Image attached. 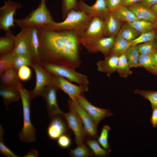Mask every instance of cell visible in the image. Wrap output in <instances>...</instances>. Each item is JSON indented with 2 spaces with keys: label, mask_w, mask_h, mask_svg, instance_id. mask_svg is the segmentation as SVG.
Wrapping results in <instances>:
<instances>
[{
  "label": "cell",
  "mask_w": 157,
  "mask_h": 157,
  "mask_svg": "<svg viewBox=\"0 0 157 157\" xmlns=\"http://www.w3.org/2000/svg\"><path fill=\"white\" fill-rule=\"evenodd\" d=\"M40 65L49 73L62 77L71 82L80 85H88L89 84L88 76L77 72L74 68L47 63H42Z\"/></svg>",
  "instance_id": "cell-5"
},
{
  "label": "cell",
  "mask_w": 157,
  "mask_h": 157,
  "mask_svg": "<svg viewBox=\"0 0 157 157\" xmlns=\"http://www.w3.org/2000/svg\"><path fill=\"white\" fill-rule=\"evenodd\" d=\"M69 153L72 157H89L93 156L85 143L77 145L76 148L69 150Z\"/></svg>",
  "instance_id": "cell-34"
},
{
  "label": "cell",
  "mask_w": 157,
  "mask_h": 157,
  "mask_svg": "<svg viewBox=\"0 0 157 157\" xmlns=\"http://www.w3.org/2000/svg\"><path fill=\"white\" fill-rule=\"evenodd\" d=\"M139 64V67H143L148 71L156 66L150 55L140 54Z\"/></svg>",
  "instance_id": "cell-41"
},
{
  "label": "cell",
  "mask_w": 157,
  "mask_h": 157,
  "mask_svg": "<svg viewBox=\"0 0 157 157\" xmlns=\"http://www.w3.org/2000/svg\"><path fill=\"white\" fill-rule=\"evenodd\" d=\"M150 56L154 65L157 67V51H155L153 52L150 55Z\"/></svg>",
  "instance_id": "cell-49"
},
{
  "label": "cell",
  "mask_w": 157,
  "mask_h": 157,
  "mask_svg": "<svg viewBox=\"0 0 157 157\" xmlns=\"http://www.w3.org/2000/svg\"><path fill=\"white\" fill-rule=\"evenodd\" d=\"M155 27L156 28H157V18H156L155 22L154 23Z\"/></svg>",
  "instance_id": "cell-53"
},
{
  "label": "cell",
  "mask_w": 157,
  "mask_h": 157,
  "mask_svg": "<svg viewBox=\"0 0 157 157\" xmlns=\"http://www.w3.org/2000/svg\"><path fill=\"white\" fill-rule=\"evenodd\" d=\"M148 71L154 75H157V67L155 66L154 67Z\"/></svg>",
  "instance_id": "cell-50"
},
{
  "label": "cell",
  "mask_w": 157,
  "mask_h": 157,
  "mask_svg": "<svg viewBox=\"0 0 157 157\" xmlns=\"http://www.w3.org/2000/svg\"><path fill=\"white\" fill-rule=\"evenodd\" d=\"M51 118L47 129L48 135L51 139L55 140L63 135L68 134L69 127L63 115H58Z\"/></svg>",
  "instance_id": "cell-15"
},
{
  "label": "cell",
  "mask_w": 157,
  "mask_h": 157,
  "mask_svg": "<svg viewBox=\"0 0 157 157\" xmlns=\"http://www.w3.org/2000/svg\"><path fill=\"white\" fill-rule=\"evenodd\" d=\"M58 89L56 86L51 84L44 89L40 95L45 100L50 118L58 115H63L64 113L60 109L57 103L56 94Z\"/></svg>",
  "instance_id": "cell-12"
},
{
  "label": "cell",
  "mask_w": 157,
  "mask_h": 157,
  "mask_svg": "<svg viewBox=\"0 0 157 157\" xmlns=\"http://www.w3.org/2000/svg\"><path fill=\"white\" fill-rule=\"evenodd\" d=\"M38 154L37 151L34 149H32L23 157H38Z\"/></svg>",
  "instance_id": "cell-48"
},
{
  "label": "cell",
  "mask_w": 157,
  "mask_h": 157,
  "mask_svg": "<svg viewBox=\"0 0 157 157\" xmlns=\"http://www.w3.org/2000/svg\"><path fill=\"white\" fill-rule=\"evenodd\" d=\"M130 68L125 53L119 56L117 72L119 76L125 78L131 75Z\"/></svg>",
  "instance_id": "cell-28"
},
{
  "label": "cell",
  "mask_w": 157,
  "mask_h": 157,
  "mask_svg": "<svg viewBox=\"0 0 157 157\" xmlns=\"http://www.w3.org/2000/svg\"><path fill=\"white\" fill-rule=\"evenodd\" d=\"M71 100L73 107L81 119L86 137L88 139H96L98 137L97 126L90 116L78 105L75 100Z\"/></svg>",
  "instance_id": "cell-13"
},
{
  "label": "cell",
  "mask_w": 157,
  "mask_h": 157,
  "mask_svg": "<svg viewBox=\"0 0 157 157\" xmlns=\"http://www.w3.org/2000/svg\"><path fill=\"white\" fill-rule=\"evenodd\" d=\"M140 54L150 55L156 51L155 39L137 45Z\"/></svg>",
  "instance_id": "cell-37"
},
{
  "label": "cell",
  "mask_w": 157,
  "mask_h": 157,
  "mask_svg": "<svg viewBox=\"0 0 157 157\" xmlns=\"http://www.w3.org/2000/svg\"><path fill=\"white\" fill-rule=\"evenodd\" d=\"M54 21L47 8L46 0H41L35 9L31 11L24 17L15 19V24L21 28L35 27L39 28L50 24Z\"/></svg>",
  "instance_id": "cell-3"
},
{
  "label": "cell",
  "mask_w": 157,
  "mask_h": 157,
  "mask_svg": "<svg viewBox=\"0 0 157 157\" xmlns=\"http://www.w3.org/2000/svg\"><path fill=\"white\" fill-rule=\"evenodd\" d=\"M0 95L6 106L21 99L20 94L17 89L2 84L0 86Z\"/></svg>",
  "instance_id": "cell-23"
},
{
  "label": "cell",
  "mask_w": 157,
  "mask_h": 157,
  "mask_svg": "<svg viewBox=\"0 0 157 157\" xmlns=\"http://www.w3.org/2000/svg\"><path fill=\"white\" fill-rule=\"evenodd\" d=\"M93 17L82 11L73 10L68 13L63 21L60 22H54L41 27L53 30L74 31L80 36L84 32Z\"/></svg>",
  "instance_id": "cell-2"
},
{
  "label": "cell",
  "mask_w": 157,
  "mask_h": 157,
  "mask_svg": "<svg viewBox=\"0 0 157 157\" xmlns=\"http://www.w3.org/2000/svg\"><path fill=\"white\" fill-rule=\"evenodd\" d=\"M119 56L114 55H109L105 57L102 60H99L97 63V70L106 74L108 77L117 72Z\"/></svg>",
  "instance_id": "cell-18"
},
{
  "label": "cell",
  "mask_w": 157,
  "mask_h": 157,
  "mask_svg": "<svg viewBox=\"0 0 157 157\" xmlns=\"http://www.w3.org/2000/svg\"><path fill=\"white\" fill-rule=\"evenodd\" d=\"M141 0H122L121 6L128 7L134 4L139 3Z\"/></svg>",
  "instance_id": "cell-47"
},
{
  "label": "cell",
  "mask_w": 157,
  "mask_h": 157,
  "mask_svg": "<svg viewBox=\"0 0 157 157\" xmlns=\"http://www.w3.org/2000/svg\"><path fill=\"white\" fill-rule=\"evenodd\" d=\"M139 3L144 6L151 9L152 7L157 4V0H141Z\"/></svg>",
  "instance_id": "cell-46"
},
{
  "label": "cell",
  "mask_w": 157,
  "mask_h": 157,
  "mask_svg": "<svg viewBox=\"0 0 157 157\" xmlns=\"http://www.w3.org/2000/svg\"><path fill=\"white\" fill-rule=\"evenodd\" d=\"M0 8V29L6 33L11 31L10 28L15 26L14 15L17 10L21 8L20 3L11 0L5 1Z\"/></svg>",
  "instance_id": "cell-8"
},
{
  "label": "cell",
  "mask_w": 157,
  "mask_h": 157,
  "mask_svg": "<svg viewBox=\"0 0 157 157\" xmlns=\"http://www.w3.org/2000/svg\"><path fill=\"white\" fill-rule=\"evenodd\" d=\"M110 13L121 22L128 23L139 19L127 7L122 6Z\"/></svg>",
  "instance_id": "cell-24"
},
{
  "label": "cell",
  "mask_w": 157,
  "mask_h": 157,
  "mask_svg": "<svg viewBox=\"0 0 157 157\" xmlns=\"http://www.w3.org/2000/svg\"><path fill=\"white\" fill-rule=\"evenodd\" d=\"M0 83L3 85L18 89L22 84L18 76L17 72L14 67L4 71L0 76Z\"/></svg>",
  "instance_id": "cell-22"
},
{
  "label": "cell",
  "mask_w": 157,
  "mask_h": 157,
  "mask_svg": "<svg viewBox=\"0 0 157 157\" xmlns=\"http://www.w3.org/2000/svg\"><path fill=\"white\" fill-rule=\"evenodd\" d=\"M75 101L81 108L90 116L97 126L102 120L113 115L109 110L93 105L86 98L83 94L77 97Z\"/></svg>",
  "instance_id": "cell-11"
},
{
  "label": "cell",
  "mask_w": 157,
  "mask_h": 157,
  "mask_svg": "<svg viewBox=\"0 0 157 157\" xmlns=\"http://www.w3.org/2000/svg\"><path fill=\"white\" fill-rule=\"evenodd\" d=\"M69 112L63 114L68 126L73 132L75 141L77 146L85 143L86 137L83 126L81 119L73 107L71 100L69 98L67 101Z\"/></svg>",
  "instance_id": "cell-6"
},
{
  "label": "cell",
  "mask_w": 157,
  "mask_h": 157,
  "mask_svg": "<svg viewBox=\"0 0 157 157\" xmlns=\"http://www.w3.org/2000/svg\"><path fill=\"white\" fill-rule=\"evenodd\" d=\"M116 36L103 37L88 39L79 38L81 44L90 52H100L105 57L108 56L113 47Z\"/></svg>",
  "instance_id": "cell-7"
},
{
  "label": "cell",
  "mask_w": 157,
  "mask_h": 157,
  "mask_svg": "<svg viewBox=\"0 0 157 157\" xmlns=\"http://www.w3.org/2000/svg\"><path fill=\"white\" fill-rule=\"evenodd\" d=\"M140 34L127 23L121 27L117 35L128 41H131L135 39Z\"/></svg>",
  "instance_id": "cell-32"
},
{
  "label": "cell",
  "mask_w": 157,
  "mask_h": 157,
  "mask_svg": "<svg viewBox=\"0 0 157 157\" xmlns=\"http://www.w3.org/2000/svg\"><path fill=\"white\" fill-rule=\"evenodd\" d=\"M28 33L30 46L31 57L34 62L40 64V44L38 28H28Z\"/></svg>",
  "instance_id": "cell-19"
},
{
  "label": "cell",
  "mask_w": 157,
  "mask_h": 157,
  "mask_svg": "<svg viewBox=\"0 0 157 157\" xmlns=\"http://www.w3.org/2000/svg\"><path fill=\"white\" fill-rule=\"evenodd\" d=\"M31 67L34 70L36 77L35 87L30 92L31 101L35 97L40 96L44 89L52 84V74L47 71L38 63L34 62Z\"/></svg>",
  "instance_id": "cell-10"
},
{
  "label": "cell",
  "mask_w": 157,
  "mask_h": 157,
  "mask_svg": "<svg viewBox=\"0 0 157 157\" xmlns=\"http://www.w3.org/2000/svg\"><path fill=\"white\" fill-rule=\"evenodd\" d=\"M61 9L62 18L64 19L70 11L78 10V1L77 0H62Z\"/></svg>",
  "instance_id": "cell-36"
},
{
  "label": "cell",
  "mask_w": 157,
  "mask_h": 157,
  "mask_svg": "<svg viewBox=\"0 0 157 157\" xmlns=\"http://www.w3.org/2000/svg\"><path fill=\"white\" fill-rule=\"evenodd\" d=\"M14 40L15 45L13 51L15 55H22L31 57L28 28H22L20 32L15 36Z\"/></svg>",
  "instance_id": "cell-17"
},
{
  "label": "cell",
  "mask_w": 157,
  "mask_h": 157,
  "mask_svg": "<svg viewBox=\"0 0 157 157\" xmlns=\"http://www.w3.org/2000/svg\"><path fill=\"white\" fill-rule=\"evenodd\" d=\"M52 84L67 94L73 101H75L77 97L87 92L89 90L88 85H77L62 77L53 74Z\"/></svg>",
  "instance_id": "cell-9"
},
{
  "label": "cell",
  "mask_w": 157,
  "mask_h": 157,
  "mask_svg": "<svg viewBox=\"0 0 157 157\" xmlns=\"http://www.w3.org/2000/svg\"><path fill=\"white\" fill-rule=\"evenodd\" d=\"M131 46V41H128L117 35L115 38L113 46L109 55L119 56L125 53Z\"/></svg>",
  "instance_id": "cell-26"
},
{
  "label": "cell",
  "mask_w": 157,
  "mask_h": 157,
  "mask_svg": "<svg viewBox=\"0 0 157 157\" xmlns=\"http://www.w3.org/2000/svg\"><path fill=\"white\" fill-rule=\"evenodd\" d=\"M15 56L13 50L1 55L0 76L6 70L11 67H14V60Z\"/></svg>",
  "instance_id": "cell-30"
},
{
  "label": "cell",
  "mask_w": 157,
  "mask_h": 157,
  "mask_svg": "<svg viewBox=\"0 0 157 157\" xmlns=\"http://www.w3.org/2000/svg\"><path fill=\"white\" fill-rule=\"evenodd\" d=\"M122 0H105L106 5L110 12L121 6Z\"/></svg>",
  "instance_id": "cell-44"
},
{
  "label": "cell",
  "mask_w": 157,
  "mask_h": 157,
  "mask_svg": "<svg viewBox=\"0 0 157 157\" xmlns=\"http://www.w3.org/2000/svg\"><path fill=\"white\" fill-rule=\"evenodd\" d=\"M110 128L107 125H105L102 127L100 134L98 137V141L101 146L106 149H110L108 143L109 132Z\"/></svg>",
  "instance_id": "cell-39"
},
{
  "label": "cell",
  "mask_w": 157,
  "mask_h": 157,
  "mask_svg": "<svg viewBox=\"0 0 157 157\" xmlns=\"http://www.w3.org/2000/svg\"><path fill=\"white\" fill-rule=\"evenodd\" d=\"M86 143L93 156L99 157H106L109 156L111 151L110 149H106L102 147L96 139H88Z\"/></svg>",
  "instance_id": "cell-27"
},
{
  "label": "cell",
  "mask_w": 157,
  "mask_h": 157,
  "mask_svg": "<svg viewBox=\"0 0 157 157\" xmlns=\"http://www.w3.org/2000/svg\"><path fill=\"white\" fill-rule=\"evenodd\" d=\"M134 91L135 93L140 94L144 99L148 100L151 103V108L157 107V91L139 89H137Z\"/></svg>",
  "instance_id": "cell-35"
},
{
  "label": "cell",
  "mask_w": 157,
  "mask_h": 157,
  "mask_svg": "<svg viewBox=\"0 0 157 157\" xmlns=\"http://www.w3.org/2000/svg\"><path fill=\"white\" fill-rule=\"evenodd\" d=\"M157 34V28L143 33L131 41V46L137 45L140 44L154 40Z\"/></svg>",
  "instance_id": "cell-33"
},
{
  "label": "cell",
  "mask_w": 157,
  "mask_h": 157,
  "mask_svg": "<svg viewBox=\"0 0 157 157\" xmlns=\"http://www.w3.org/2000/svg\"><path fill=\"white\" fill-rule=\"evenodd\" d=\"M105 37L104 36V19L93 17L84 32L79 38L88 39Z\"/></svg>",
  "instance_id": "cell-16"
},
{
  "label": "cell",
  "mask_w": 157,
  "mask_h": 157,
  "mask_svg": "<svg viewBox=\"0 0 157 157\" xmlns=\"http://www.w3.org/2000/svg\"><path fill=\"white\" fill-rule=\"evenodd\" d=\"M18 90L21 96L23 115V125L19 134V138L24 142H34L36 141V130L31 120L30 92L25 88L22 84Z\"/></svg>",
  "instance_id": "cell-4"
},
{
  "label": "cell",
  "mask_w": 157,
  "mask_h": 157,
  "mask_svg": "<svg viewBox=\"0 0 157 157\" xmlns=\"http://www.w3.org/2000/svg\"><path fill=\"white\" fill-rule=\"evenodd\" d=\"M156 51H157V34L155 39Z\"/></svg>",
  "instance_id": "cell-52"
},
{
  "label": "cell",
  "mask_w": 157,
  "mask_h": 157,
  "mask_svg": "<svg viewBox=\"0 0 157 157\" xmlns=\"http://www.w3.org/2000/svg\"><path fill=\"white\" fill-rule=\"evenodd\" d=\"M127 7L139 19L146 20L154 23L157 18V13L139 3Z\"/></svg>",
  "instance_id": "cell-20"
},
{
  "label": "cell",
  "mask_w": 157,
  "mask_h": 157,
  "mask_svg": "<svg viewBox=\"0 0 157 157\" xmlns=\"http://www.w3.org/2000/svg\"><path fill=\"white\" fill-rule=\"evenodd\" d=\"M4 131L0 126V152L3 156L7 157H18L5 145L3 142Z\"/></svg>",
  "instance_id": "cell-40"
},
{
  "label": "cell",
  "mask_w": 157,
  "mask_h": 157,
  "mask_svg": "<svg viewBox=\"0 0 157 157\" xmlns=\"http://www.w3.org/2000/svg\"><path fill=\"white\" fill-rule=\"evenodd\" d=\"M151 9L153 11L157 13V4L152 7Z\"/></svg>",
  "instance_id": "cell-51"
},
{
  "label": "cell",
  "mask_w": 157,
  "mask_h": 157,
  "mask_svg": "<svg viewBox=\"0 0 157 157\" xmlns=\"http://www.w3.org/2000/svg\"><path fill=\"white\" fill-rule=\"evenodd\" d=\"M152 112L150 121L154 127L157 126V107L152 108Z\"/></svg>",
  "instance_id": "cell-45"
},
{
  "label": "cell",
  "mask_w": 157,
  "mask_h": 157,
  "mask_svg": "<svg viewBox=\"0 0 157 157\" xmlns=\"http://www.w3.org/2000/svg\"><path fill=\"white\" fill-rule=\"evenodd\" d=\"M128 24L140 34L151 31L156 28L154 23L144 19H139Z\"/></svg>",
  "instance_id": "cell-29"
},
{
  "label": "cell",
  "mask_w": 157,
  "mask_h": 157,
  "mask_svg": "<svg viewBox=\"0 0 157 157\" xmlns=\"http://www.w3.org/2000/svg\"><path fill=\"white\" fill-rule=\"evenodd\" d=\"M40 64L49 63L76 68L80 66L79 36L73 31L38 28Z\"/></svg>",
  "instance_id": "cell-1"
},
{
  "label": "cell",
  "mask_w": 157,
  "mask_h": 157,
  "mask_svg": "<svg viewBox=\"0 0 157 157\" xmlns=\"http://www.w3.org/2000/svg\"><path fill=\"white\" fill-rule=\"evenodd\" d=\"M15 36L11 31L6 32L0 37V55L5 54L13 51L14 48Z\"/></svg>",
  "instance_id": "cell-25"
},
{
  "label": "cell",
  "mask_w": 157,
  "mask_h": 157,
  "mask_svg": "<svg viewBox=\"0 0 157 157\" xmlns=\"http://www.w3.org/2000/svg\"><path fill=\"white\" fill-rule=\"evenodd\" d=\"M78 10L83 11L87 15L99 17L104 19L110 12L106 5L105 0H96L91 6L88 5L83 0H79Z\"/></svg>",
  "instance_id": "cell-14"
},
{
  "label": "cell",
  "mask_w": 157,
  "mask_h": 157,
  "mask_svg": "<svg viewBox=\"0 0 157 157\" xmlns=\"http://www.w3.org/2000/svg\"><path fill=\"white\" fill-rule=\"evenodd\" d=\"M17 73L20 80L26 81L31 77L32 72L28 66L24 65L21 67L18 70Z\"/></svg>",
  "instance_id": "cell-42"
},
{
  "label": "cell",
  "mask_w": 157,
  "mask_h": 157,
  "mask_svg": "<svg viewBox=\"0 0 157 157\" xmlns=\"http://www.w3.org/2000/svg\"><path fill=\"white\" fill-rule=\"evenodd\" d=\"M34 62L31 57L22 55H15L14 60V68L17 72L22 66H31Z\"/></svg>",
  "instance_id": "cell-38"
},
{
  "label": "cell",
  "mask_w": 157,
  "mask_h": 157,
  "mask_svg": "<svg viewBox=\"0 0 157 157\" xmlns=\"http://www.w3.org/2000/svg\"><path fill=\"white\" fill-rule=\"evenodd\" d=\"M104 36H116L121 27V21L110 12L104 19Z\"/></svg>",
  "instance_id": "cell-21"
},
{
  "label": "cell",
  "mask_w": 157,
  "mask_h": 157,
  "mask_svg": "<svg viewBox=\"0 0 157 157\" xmlns=\"http://www.w3.org/2000/svg\"><path fill=\"white\" fill-rule=\"evenodd\" d=\"M57 143L59 146L61 148H67L71 145V139L68 134H64L61 135L57 139Z\"/></svg>",
  "instance_id": "cell-43"
},
{
  "label": "cell",
  "mask_w": 157,
  "mask_h": 157,
  "mask_svg": "<svg viewBox=\"0 0 157 157\" xmlns=\"http://www.w3.org/2000/svg\"><path fill=\"white\" fill-rule=\"evenodd\" d=\"M125 53L131 68L139 67V59L140 54L137 45L130 46Z\"/></svg>",
  "instance_id": "cell-31"
}]
</instances>
